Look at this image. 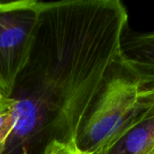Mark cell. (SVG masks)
Listing matches in <instances>:
<instances>
[{
  "label": "cell",
  "mask_w": 154,
  "mask_h": 154,
  "mask_svg": "<svg viewBox=\"0 0 154 154\" xmlns=\"http://www.w3.org/2000/svg\"><path fill=\"white\" fill-rule=\"evenodd\" d=\"M127 30L119 0L41 2L31 53L10 97L16 125L2 154H44L53 142L75 146Z\"/></svg>",
  "instance_id": "1"
},
{
  "label": "cell",
  "mask_w": 154,
  "mask_h": 154,
  "mask_svg": "<svg viewBox=\"0 0 154 154\" xmlns=\"http://www.w3.org/2000/svg\"><path fill=\"white\" fill-rule=\"evenodd\" d=\"M154 105V86L119 55L109 68L79 130L75 146L95 153L115 134Z\"/></svg>",
  "instance_id": "2"
},
{
  "label": "cell",
  "mask_w": 154,
  "mask_h": 154,
  "mask_svg": "<svg viewBox=\"0 0 154 154\" xmlns=\"http://www.w3.org/2000/svg\"><path fill=\"white\" fill-rule=\"evenodd\" d=\"M41 2L0 1V95L11 97L32 46Z\"/></svg>",
  "instance_id": "3"
},
{
  "label": "cell",
  "mask_w": 154,
  "mask_h": 154,
  "mask_svg": "<svg viewBox=\"0 0 154 154\" xmlns=\"http://www.w3.org/2000/svg\"><path fill=\"white\" fill-rule=\"evenodd\" d=\"M154 143V105L115 134L93 154H140Z\"/></svg>",
  "instance_id": "4"
},
{
  "label": "cell",
  "mask_w": 154,
  "mask_h": 154,
  "mask_svg": "<svg viewBox=\"0 0 154 154\" xmlns=\"http://www.w3.org/2000/svg\"><path fill=\"white\" fill-rule=\"evenodd\" d=\"M121 57L143 79L154 86V32H125L120 46Z\"/></svg>",
  "instance_id": "5"
},
{
  "label": "cell",
  "mask_w": 154,
  "mask_h": 154,
  "mask_svg": "<svg viewBox=\"0 0 154 154\" xmlns=\"http://www.w3.org/2000/svg\"><path fill=\"white\" fill-rule=\"evenodd\" d=\"M14 105L15 101L12 97L4 98L0 103V154L3 153L16 125Z\"/></svg>",
  "instance_id": "6"
},
{
  "label": "cell",
  "mask_w": 154,
  "mask_h": 154,
  "mask_svg": "<svg viewBox=\"0 0 154 154\" xmlns=\"http://www.w3.org/2000/svg\"><path fill=\"white\" fill-rule=\"evenodd\" d=\"M44 154H81L76 146L61 143L59 142L51 143L45 150Z\"/></svg>",
  "instance_id": "7"
},
{
  "label": "cell",
  "mask_w": 154,
  "mask_h": 154,
  "mask_svg": "<svg viewBox=\"0 0 154 154\" xmlns=\"http://www.w3.org/2000/svg\"><path fill=\"white\" fill-rule=\"evenodd\" d=\"M140 154H154V143H152L149 147L143 150Z\"/></svg>",
  "instance_id": "8"
},
{
  "label": "cell",
  "mask_w": 154,
  "mask_h": 154,
  "mask_svg": "<svg viewBox=\"0 0 154 154\" xmlns=\"http://www.w3.org/2000/svg\"><path fill=\"white\" fill-rule=\"evenodd\" d=\"M3 99H4V97H2V96L0 95V103H1V101H2Z\"/></svg>",
  "instance_id": "9"
}]
</instances>
